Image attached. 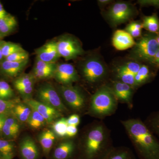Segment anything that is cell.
<instances>
[{"instance_id": "6da1fadb", "label": "cell", "mask_w": 159, "mask_h": 159, "mask_svg": "<svg viewBox=\"0 0 159 159\" xmlns=\"http://www.w3.org/2000/svg\"><path fill=\"white\" fill-rule=\"evenodd\" d=\"M142 159H159V142L139 119L122 122Z\"/></svg>"}, {"instance_id": "7a4b0ae2", "label": "cell", "mask_w": 159, "mask_h": 159, "mask_svg": "<svg viewBox=\"0 0 159 159\" xmlns=\"http://www.w3.org/2000/svg\"><path fill=\"white\" fill-rule=\"evenodd\" d=\"M159 49L156 34L148 32L136 42L131 51L130 56L136 61H145L152 64Z\"/></svg>"}, {"instance_id": "3957f363", "label": "cell", "mask_w": 159, "mask_h": 159, "mask_svg": "<svg viewBox=\"0 0 159 159\" xmlns=\"http://www.w3.org/2000/svg\"><path fill=\"white\" fill-rule=\"evenodd\" d=\"M116 99L111 89L107 86L102 87L92 97L91 111L99 116L109 115L116 108Z\"/></svg>"}, {"instance_id": "277c9868", "label": "cell", "mask_w": 159, "mask_h": 159, "mask_svg": "<svg viewBox=\"0 0 159 159\" xmlns=\"http://www.w3.org/2000/svg\"><path fill=\"white\" fill-rule=\"evenodd\" d=\"M105 132L103 127L98 125L90 131L86 140L84 149L85 159H99L106 152L103 151Z\"/></svg>"}, {"instance_id": "5b68a950", "label": "cell", "mask_w": 159, "mask_h": 159, "mask_svg": "<svg viewBox=\"0 0 159 159\" xmlns=\"http://www.w3.org/2000/svg\"><path fill=\"white\" fill-rule=\"evenodd\" d=\"M57 43L60 56L66 61L75 59L84 53L81 43L73 35H63L58 39Z\"/></svg>"}, {"instance_id": "8992f818", "label": "cell", "mask_w": 159, "mask_h": 159, "mask_svg": "<svg viewBox=\"0 0 159 159\" xmlns=\"http://www.w3.org/2000/svg\"><path fill=\"white\" fill-rule=\"evenodd\" d=\"M83 77L88 81L97 82L103 78L107 73L105 66L98 58H89L83 63L81 68Z\"/></svg>"}, {"instance_id": "52a82bcc", "label": "cell", "mask_w": 159, "mask_h": 159, "mask_svg": "<svg viewBox=\"0 0 159 159\" xmlns=\"http://www.w3.org/2000/svg\"><path fill=\"white\" fill-rule=\"evenodd\" d=\"M134 7L125 2H117L111 6L107 16L114 25H118L127 21L133 16Z\"/></svg>"}, {"instance_id": "ba28073f", "label": "cell", "mask_w": 159, "mask_h": 159, "mask_svg": "<svg viewBox=\"0 0 159 159\" xmlns=\"http://www.w3.org/2000/svg\"><path fill=\"white\" fill-rule=\"evenodd\" d=\"M37 96L38 101L53 107L59 112L66 110V107L57 91L51 84H45L41 86L38 90Z\"/></svg>"}, {"instance_id": "9c48e42d", "label": "cell", "mask_w": 159, "mask_h": 159, "mask_svg": "<svg viewBox=\"0 0 159 159\" xmlns=\"http://www.w3.org/2000/svg\"><path fill=\"white\" fill-rule=\"evenodd\" d=\"M59 90L63 98L72 108L79 110L84 106L85 98L76 87L62 85L59 87Z\"/></svg>"}, {"instance_id": "30bf717a", "label": "cell", "mask_w": 159, "mask_h": 159, "mask_svg": "<svg viewBox=\"0 0 159 159\" xmlns=\"http://www.w3.org/2000/svg\"><path fill=\"white\" fill-rule=\"evenodd\" d=\"M55 79L63 85H71L79 79L77 70L70 63L57 64L54 77Z\"/></svg>"}, {"instance_id": "8fae6325", "label": "cell", "mask_w": 159, "mask_h": 159, "mask_svg": "<svg viewBox=\"0 0 159 159\" xmlns=\"http://www.w3.org/2000/svg\"><path fill=\"white\" fill-rule=\"evenodd\" d=\"M25 102L40 114L48 123H51L60 116L59 111L38 100L30 98L25 100Z\"/></svg>"}, {"instance_id": "7c38bea8", "label": "cell", "mask_w": 159, "mask_h": 159, "mask_svg": "<svg viewBox=\"0 0 159 159\" xmlns=\"http://www.w3.org/2000/svg\"><path fill=\"white\" fill-rule=\"evenodd\" d=\"M35 81V78L31 73L24 74L15 80L13 85L25 100L31 98L34 90Z\"/></svg>"}, {"instance_id": "4fadbf2b", "label": "cell", "mask_w": 159, "mask_h": 159, "mask_svg": "<svg viewBox=\"0 0 159 159\" xmlns=\"http://www.w3.org/2000/svg\"><path fill=\"white\" fill-rule=\"evenodd\" d=\"M36 57L39 59L49 63H56L60 56L57 50V41L52 40L36 49Z\"/></svg>"}, {"instance_id": "5bb4252c", "label": "cell", "mask_w": 159, "mask_h": 159, "mask_svg": "<svg viewBox=\"0 0 159 159\" xmlns=\"http://www.w3.org/2000/svg\"><path fill=\"white\" fill-rule=\"evenodd\" d=\"M57 64L56 63L45 62L36 57L31 74L37 80H43L54 77Z\"/></svg>"}, {"instance_id": "9a60e30c", "label": "cell", "mask_w": 159, "mask_h": 159, "mask_svg": "<svg viewBox=\"0 0 159 159\" xmlns=\"http://www.w3.org/2000/svg\"><path fill=\"white\" fill-rule=\"evenodd\" d=\"M19 152L21 159H38L39 157L36 143L29 137H25L21 141Z\"/></svg>"}, {"instance_id": "2e32d148", "label": "cell", "mask_w": 159, "mask_h": 159, "mask_svg": "<svg viewBox=\"0 0 159 159\" xmlns=\"http://www.w3.org/2000/svg\"><path fill=\"white\" fill-rule=\"evenodd\" d=\"M133 38L125 30H117L112 38L113 45L119 51H123L133 48L135 44Z\"/></svg>"}, {"instance_id": "e0dca14e", "label": "cell", "mask_w": 159, "mask_h": 159, "mask_svg": "<svg viewBox=\"0 0 159 159\" xmlns=\"http://www.w3.org/2000/svg\"><path fill=\"white\" fill-rule=\"evenodd\" d=\"M29 62V60L15 62L4 59L0 63V72L6 77L13 78L17 76L23 70Z\"/></svg>"}, {"instance_id": "ac0fdd59", "label": "cell", "mask_w": 159, "mask_h": 159, "mask_svg": "<svg viewBox=\"0 0 159 159\" xmlns=\"http://www.w3.org/2000/svg\"><path fill=\"white\" fill-rule=\"evenodd\" d=\"M9 115L6 118L3 125L2 134L5 139L12 140L17 137L19 133L20 125L19 121L13 116Z\"/></svg>"}, {"instance_id": "d6986e66", "label": "cell", "mask_w": 159, "mask_h": 159, "mask_svg": "<svg viewBox=\"0 0 159 159\" xmlns=\"http://www.w3.org/2000/svg\"><path fill=\"white\" fill-rule=\"evenodd\" d=\"M111 89L116 99L124 102H130L133 95L132 87L119 80L114 83Z\"/></svg>"}, {"instance_id": "ffe728a7", "label": "cell", "mask_w": 159, "mask_h": 159, "mask_svg": "<svg viewBox=\"0 0 159 159\" xmlns=\"http://www.w3.org/2000/svg\"><path fill=\"white\" fill-rule=\"evenodd\" d=\"M75 145L72 141L62 142L55 148L53 152L54 159H70L74 155Z\"/></svg>"}, {"instance_id": "44dd1931", "label": "cell", "mask_w": 159, "mask_h": 159, "mask_svg": "<svg viewBox=\"0 0 159 159\" xmlns=\"http://www.w3.org/2000/svg\"><path fill=\"white\" fill-rule=\"evenodd\" d=\"M16 19L13 16L8 14L0 19V39L11 33L17 26Z\"/></svg>"}, {"instance_id": "7402d4cb", "label": "cell", "mask_w": 159, "mask_h": 159, "mask_svg": "<svg viewBox=\"0 0 159 159\" xmlns=\"http://www.w3.org/2000/svg\"><path fill=\"white\" fill-rule=\"evenodd\" d=\"M32 109L26 103L19 102L11 111V114L19 122H28Z\"/></svg>"}, {"instance_id": "603a6c76", "label": "cell", "mask_w": 159, "mask_h": 159, "mask_svg": "<svg viewBox=\"0 0 159 159\" xmlns=\"http://www.w3.org/2000/svg\"><path fill=\"white\" fill-rule=\"evenodd\" d=\"M55 135L52 130H46L40 134L39 141L45 155H48L51 151L55 140Z\"/></svg>"}, {"instance_id": "cb8c5ba5", "label": "cell", "mask_w": 159, "mask_h": 159, "mask_svg": "<svg viewBox=\"0 0 159 159\" xmlns=\"http://www.w3.org/2000/svg\"><path fill=\"white\" fill-rule=\"evenodd\" d=\"M15 148L13 141L0 139V159H12L15 153Z\"/></svg>"}, {"instance_id": "d4e9b609", "label": "cell", "mask_w": 159, "mask_h": 159, "mask_svg": "<svg viewBox=\"0 0 159 159\" xmlns=\"http://www.w3.org/2000/svg\"><path fill=\"white\" fill-rule=\"evenodd\" d=\"M153 77V72L151 70L149 67L146 65L142 64L134 76L135 87L139 86L148 82Z\"/></svg>"}, {"instance_id": "484cf974", "label": "cell", "mask_w": 159, "mask_h": 159, "mask_svg": "<svg viewBox=\"0 0 159 159\" xmlns=\"http://www.w3.org/2000/svg\"><path fill=\"white\" fill-rule=\"evenodd\" d=\"M142 22L143 29H146L148 32L157 34L158 32L159 20L157 14L144 16Z\"/></svg>"}, {"instance_id": "4316f807", "label": "cell", "mask_w": 159, "mask_h": 159, "mask_svg": "<svg viewBox=\"0 0 159 159\" xmlns=\"http://www.w3.org/2000/svg\"><path fill=\"white\" fill-rule=\"evenodd\" d=\"M99 159H134L131 153L125 149H117L106 152Z\"/></svg>"}, {"instance_id": "83f0119b", "label": "cell", "mask_w": 159, "mask_h": 159, "mask_svg": "<svg viewBox=\"0 0 159 159\" xmlns=\"http://www.w3.org/2000/svg\"><path fill=\"white\" fill-rule=\"evenodd\" d=\"M68 126L67 119L62 118L54 122L52 125V129L55 135L60 138H64L66 137Z\"/></svg>"}, {"instance_id": "f1b7e54d", "label": "cell", "mask_w": 159, "mask_h": 159, "mask_svg": "<svg viewBox=\"0 0 159 159\" xmlns=\"http://www.w3.org/2000/svg\"><path fill=\"white\" fill-rule=\"evenodd\" d=\"M25 51L21 46L16 43L4 41L2 46V53L4 58L14 53Z\"/></svg>"}, {"instance_id": "f546056e", "label": "cell", "mask_w": 159, "mask_h": 159, "mask_svg": "<svg viewBox=\"0 0 159 159\" xmlns=\"http://www.w3.org/2000/svg\"><path fill=\"white\" fill-rule=\"evenodd\" d=\"M28 122L31 128L38 129L43 126L47 122L40 114L36 111L32 109V112Z\"/></svg>"}, {"instance_id": "4dcf8cb0", "label": "cell", "mask_w": 159, "mask_h": 159, "mask_svg": "<svg viewBox=\"0 0 159 159\" xmlns=\"http://www.w3.org/2000/svg\"><path fill=\"white\" fill-rule=\"evenodd\" d=\"M142 22L140 21H133L129 24L125 31L130 34L133 38L141 37L142 36Z\"/></svg>"}, {"instance_id": "1f68e13d", "label": "cell", "mask_w": 159, "mask_h": 159, "mask_svg": "<svg viewBox=\"0 0 159 159\" xmlns=\"http://www.w3.org/2000/svg\"><path fill=\"white\" fill-rule=\"evenodd\" d=\"M20 102L18 99L4 100L0 99V114L10 115L14 107Z\"/></svg>"}, {"instance_id": "d6a6232c", "label": "cell", "mask_w": 159, "mask_h": 159, "mask_svg": "<svg viewBox=\"0 0 159 159\" xmlns=\"http://www.w3.org/2000/svg\"><path fill=\"white\" fill-rule=\"evenodd\" d=\"M14 95L13 89L9 84L5 80H0V99L10 100Z\"/></svg>"}, {"instance_id": "836d02e7", "label": "cell", "mask_w": 159, "mask_h": 159, "mask_svg": "<svg viewBox=\"0 0 159 159\" xmlns=\"http://www.w3.org/2000/svg\"><path fill=\"white\" fill-rule=\"evenodd\" d=\"M117 77L120 80V81L128 84L131 86L135 87L134 75L129 73L117 67L116 69Z\"/></svg>"}, {"instance_id": "e575fe53", "label": "cell", "mask_w": 159, "mask_h": 159, "mask_svg": "<svg viewBox=\"0 0 159 159\" xmlns=\"http://www.w3.org/2000/svg\"><path fill=\"white\" fill-rule=\"evenodd\" d=\"M142 64L136 61H131L122 64L117 67L129 73L135 75L141 67Z\"/></svg>"}, {"instance_id": "d590c367", "label": "cell", "mask_w": 159, "mask_h": 159, "mask_svg": "<svg viewBox=\"0 0 159 159\" xmlns=\"http://www.w3.org/2000/svg\"><path fill=\"white\" fill-rule=\"evenodd\" d=\"M29 54L26 51L16 52L5 58L6 60L15 61V62L25 61L29 60Z\"/></svg>"}, {"instance_id": "8d00e7d4", "label": "cell", "mask_w": 159, "mask_h": 159, "mask_svg": "<svg viewBox=\"0 0 159 159\" xmlns=\"http://www.w3.org/2000/svg\"><path fill=\"white\" fill-rule=\"evenodd\" d=\"M151 127L159 135V112L154 115L149 120Z\"/></svg>"}, {"instance_id": "74e56055", "label": "cell", "mask_w": 159, "mask_h": 159, "mask_svg": "<svg viewBox=\"0 0 159 159\" xmlns=\"http://www.w3.org/2000/svg\"><path fill=\"white\" fill-rule=\"evenodd\" d=\"M67 122L69 125H73L77 127L80 122L79 116L77 114H73L67 119Z\"/></svg>"}, {"instance_id": "f35d334b", "label": "cell", "mask_w": 159, "mask_h": 159, "mask_svg": "<svg viewBox=\"0 0 159 159\" xmlns=\"http://www.w3.org/2000/svg\"><path fill=\"white\" fill-rule=\"evenodd\" d=\"M138 3L141 6H152L159 8V0H140Z\"/></svg>"}, {"instance_id": "ab89813d", "label": "cell", "mask_w": 159, "mask_h": 159, "mask_svg": "<svg viewBox=\"0 0 159 159\" xmlns=\"http://www.w3.org/2000/svg\"><path fill=\"white\" fill-rule=\"evenodd\" d=\"M78 129L77 126L69 125L67 129L66 137H73L75 136L77 133Z\"/></svg>"}, {"instance_id": "60d3db41", "label": "cell", "mask_w": 159, "mask_h": 159, "mask_svg": "<svg viewBox=\"0 0 159 159\" xmlns=\"http://www.w3.org/2000/svg\"><path fill=\"white\" fill-rule=\"evenodd\" d=\"M9 115H5V114H0V134H2V129L4 122H5L6 118Z\"/></svg>"}, {"instance_id": "b9f144b4", "label": "cell", "mask_w": 159, "mask_h": 159, "mask_svg": "<svg viewBox=\"0 0 159 159\" xmlns=\"http://www.w3.org/2000/svg\"><path fill=\"white\" fill-rule=\"evenodd\" d=\"M9 13H7V11L4 9L2 4L0 2V19L5 17Z\"/></svg>"}, {"instance_id": "7bdbcfd3", "label": "cell", "mask_w": 159, "mask_h": 159, "mask_svg": "<svg viewBox=\"0 0 159 159\" xmlns=\"http://www.w3.org/2000/svg\"><path fill=\"white\" fill-rule=\"evenodd\" d=\"M152 64L159 67V49L157 51L156 54L155 55V57H154L153 60Z\"/></svg>"}, {"instance_id": "ee69618b", "label": "cell", "mask_w": 159, "mask_h": 159, "mask_svg": "<svg viewBox=\"0 0 159 159\" xmlns=\"http://www.w3.org/2000/svg\"><path fill=\"white\" fill-rule=\"evenodd\" d=\"M4 41L0 39V63L5 59L4 57H3L2 53V46Z\"/></svg>"}, {"instance_id": "f6af8a7d", "label": "cell", "mask_w": 159, "mask_h": 159, "mask_svg": "<svg viewBox=\"0 0 159 159\" xmlns=\"http://www.w3.org/2000/svg\"><path fill=\"white\" fill-rule=\"evenodd\" d=\"M98 2L99 5L102 6H105L110 4L111 1H110V0H99Z\"/></svg>"}, {"instance_id": "bcb514c9", "label": "cell", "mask_w": 159, "mask_h": 159, "mask_svg": "<svg viewBox=\"0 0 159 159\" xmlns=\"http://www.w3.org/2000/svg\"><path fill=\"white\" fill-rule=\"evenodd\" d=\"M156 39L157 42L159 46V31L156 34Z\"/></svg>"}]
</instances>
